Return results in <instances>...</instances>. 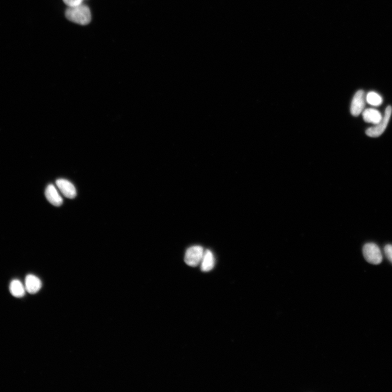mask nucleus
Here are the masks:
<instances>
[{
	"instance_id": "1",
	"label": "nucleus",
	"mask_w": 392,
	"mask_h": 392,
	"mask_svg": "<svg viewBox=\"0 0 392 392\" xmlns=\"http://www.w3.org/2000/svg\"><path fill=\"white\" fill-rule=\"evenodd\" d=\"M65 14L66 19L81 26H86L90 23L91 19L89 8L82 4L76 6L69 7L66 10Z\"/></svg>"
},
{
	"instance_id": "2",
	"label": "nucleus",
	"mask_w": 392,
	"mask_h": 392,
	"mask_svg": "<svg viewBox=\"0 0 392 392\" xmlns=\"http://www.w3.org/2000/svg\"><path fill=\"white\" fill-rule=\"evenodd\" d=\"M392 112V108L390 106L387 107L385 115L382 120L378 124L375 125L373 127L370 128L366 130V134L371 137H378L380 136L385 131L388 126Z\"/></svg>"
},
{
	"instance_id": "3",
	"label": "nucleus",
	"mask_w": 392,
	"mask_h": 392,
	"mask_svg": "<svg viewBox=\"0 0 392 392\" xmlns=\"http://www.w3.org/2000/svg\"><path fill=\"white\" fill-rule=\"evenodd\" d=\"M365 260L368 263L378 265L382 261V255L379 247L374 243H367L363 248Z\"/></svg>"
},
{
	"instance_id": "4",
	"label": "nucleus",
	"mask_w": 392,
	"mask_h": 392,
	"mask_svg": "<svg viewBox=\"0 0 392 392\" xmlns=\"http://www.w3.org/2000/svg\"><path fill=\"white\" fill-rule=\"evenodd\" d=\"M204 250L202 246H194L187 249L185 256V262L187 265L192 267L198 266L201 263Z\"/></svg>"
},
{
	"instance_id": "5",
	"label": "nucleus",
	"mask_w": 392,
	"mask_h": 392,
	"mask_svg": "<svg viewBox=\"0 0 392 392\" xmlns=\"http://www.w3.org/2000/svg\"><path fill=\"white\" fill-rule=\"evenodd\" d=\"M365 107L364 91L360 90L355 95L350 108V111L353 116H359L364 110Z\"/></svg>"
},
{
	"instance_id": "6",
	"label": "nucleus",
	"mask_w": 392,
	"mask_h": 392,
	"mask_svg": "<svg viewBox=\"0 0 392 392\" xmlns=\"http://www.w3.org/2000/svg\"><path fill=\"white\" fill-rule=\"evenodd\" d=\"M56 186L62 195L68 198L73 199L77 196V190L73 183L68 180L60 179L56 180Z\"/></svg>"
},
{
	"instance_id": "7",
	"label": "nucleus",
	"mask_w": 392,
	"mask_h": 392,
	"mask_svg": "<svg viewBox=\"0 0 392 392\" xmlns=\"http://www.w3.org/2000/svg\"><path fill=\"white\" fill-rule=\"evenodd\" d=\"M45 195L48 201L52 205L60 206L62 204L63 198L54 185H50L47 187Z\"/></svg>"
},
{
	"instance_id": "8",
	"label": "nucleus",
	"mask_w": 392,
	"mask_h": 392,
	"mask_svg": "<svg viewBox=\"0 0 392 392\" xmlns=\"http://www.w3.org/2000/svg\"><path fill=\"white\" fill-rule=\"evenodd\" d=\"M42 286L41 281L35 275L29 274L26 279V289L29 293L34 294L40 290Z\"/></svg>"
},
{
	"instance_id": "9",
	"label": "nucleus",
	"mask_w": 392,
	"mask_h": 392,
	"mask_svg": "<svg viewBox=\"0 0 392 392\" xmlns=\"http://www.w3.org/2000/svg\"><path fill=\"white\" fill-rule=\"evenodd\" d=\"M364 121L374 125L378 124L382 119L381 113L374 108H366L362 112Z\"/></svg>"
},
{
	"instance_id": "10",
	"label": "nucleus",
	"mask_w": 392,
	"mask_h": 392,
	"mask_svg": "<svg viewBox=\"0 0 392 392\" xmlns=\"http://www.w3.org/2000/svg\"><path fill=\"white\" fill-rule=\"evenodd\" d=\"M214 265L215 259L214 255L210 250L207 249L204 253L201 261V270L205 272H209L214 268Z\"/></svg>"
},
{
	"instance_id": "11",
	"label": "nucleus",
	"mask_w": 392,
	"mask_h": 392,
	"mask_svg": "<svg viewBox=\"0 0 392 392\" xmlns=\"http://www.w3.org/2000/svg\"><path fill=\"white\" fill-rule=\"evenodd\" d=\"M10 289L12 295L16 297H21L26 294V287L17 280L11 282Z\"/></svg>"
},
{
	"instance_id": "12",
	"label": "nucleus",
	"mask_w": 392,
	"mask_h": 392,
	"mask_svg": "<svg viewBox=\"0 0 392 392\" xmlns=\"http://www.w3.org/2000/svg\"><path fill=\"white\" fill-rule=\"evenodd\" d=\"M366 101L369 104L374 106H380L383 102V99L381 96L375 91H370L367 94Z\"/></svg>"
},
{
	"instance_id": "13",
	"label": "nucleus",
	"mask_w": 392,
	"mask_h": 392,
	"mask_svg": "<svg viewBox=\"0 0 392 392\" xmlns=\"http://www.w3.org/2000/svg\"><path fill=\"white\" fill-rule=\"evenodd\" d=\"M384 252L387 259L392 263V245H387L384 248Z\"/></svg>"
},
{
	"instance_id": "14",
	"label": "nucleus",
	"mask_w": 392,
	"mask_h": 392,
	"mask_svg": "<svg viewBox=\"0 0 392 392\" xmlns=\"http://www.w3.org/2000/svg\"><path fill=\"white\" fill-rule=\"evenodd\" d=\"M63 2L68 7H73L82 4L83 0H63Z\"/></svg>"
}]
</instances>
